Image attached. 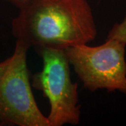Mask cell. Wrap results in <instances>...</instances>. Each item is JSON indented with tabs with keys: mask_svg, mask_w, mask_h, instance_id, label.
I'll return each mask as SVG.
<instances>
[{
	"mask_svg": "<svg viewBox=\"0 0 126 126\" xmlns=\"http://www.w3.org/2000/svg\"><path fill=\"white\" fill-rule=\"evenodd\" d=\"M42 59L43 68L32 77V86L42 92L50 104V126L78 125L81 120L77 83L71 79L70 64L65 50L34 48Z\"/></svg>",
	"mask_w": 126,
	"mask_h": 126,
	"instance_id": "cell-2",
	"label": "cell"
},
{
	"mask_svg": "<svg viewBox=\"0 0 126 126\" xmlns=\"http://www.w3.org/2000/svg\"><path fill=\"white\" fill-rule=\"evenodd\" d=\"M11 32L30 47L63 50L90 43L97 34L87 0H29L13 19Z\"/></svg>",
	"mask_w": 126,
	"mask_h": 126,
	"instance_id": "cell-1",
	"label": "cell"
},
{
	"mask_svg": "<svg viewBox=\"0 0 126 126\" xmlns=\"http://www.w3.org/2000/svg\"><path fill=\"white\" fill-rule=\"evenodd\" d=\"M107 39H116L126 44V17L121 23L113 25L109 31Z\"/></svg>",
	"mask_w": 126,
	"mask_h": 126,
	"instance_id": "cell-5",
	"label": "cell"
},
{
	"mask_svg": "<svg viewBox=\"0 0 126 126\" xmlns=\"http://www.w3.org/2000/svg\"><path fill=\"white\" fill-rule=\"evenodd\" d=\"M7 1H9V2H11V4H13L14 6H16L19 9L25 3H27L29 0H7Z\"/></svg>",
	"mask_w": 126,
	"mask_h": 126,
	"instance_id": "cell-7",
	"label": "cell"
},
{
	"mask_svg": "<svg viewBox=\"0 0 126 126\" xmlns=\"http://www.w3.org/2000/svg\"><path fill=\"white\" fill-rule=\"evenodd\" d=\"M9 62H10V57L0 63V77L2 75V74L4 73L5 69H6L7 66L9 65Z\"/></svg>",
	"mask_w": 126,
	"mask_h": 126,
	"instance_id": "cell-6",
	"label": "cell"
},
{
	"mask_svg": "<svg viewBox=\"0 0 126 126\" xmlns=\"http://www.w3.org/2000/svg\"><path fill=\"white\" fill-rule=\"evenodd\" d=\"M126 47L121 41L107 39L99 46H74L65 53L85 88L119 91L126 95Z\"/></svg>",
	"mask_w": 126,
	"mask_h": 126,
	"instance_id": "cell-3",
	"label": "cell"
},
{
	"mask_svg": "<svg viewBox=\"0 0 126 126\" xmlns=\"http://www.w3.org/2000/svg\"><path fill=\"white\" fill-rule=\"evenodd\" d=\"M30 48L16 40L9 65L0 77V126H50L32 90L27 64Z\"/></svg>",
	"mask_w": 126,
	"mask_h": 126,
	"instance_id": "cell-4",
	"label": "cell"
}]
</instances>
